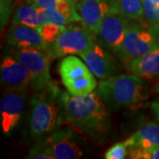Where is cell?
Returning <instances> with one entry per match:
<instances>
[{
	"mask_svg": "<svg viewBox=\"0 0 159 159\" xmlns=\"http://www.w3.org/2000/svg\"><path fill=\"white\" fill-rule=\"evenodd\" d=\"M61 120L94 141L104 143L111 130L109 108L96 91L80 97L62 92Z\"/></svg>",
	"mask_w": 159,
	"mask_h": 159,
	"instance_id": "6da1fadb",
	"label": "cell"
},
{
	"mask_svg": "<svg viewBox=\"0 0 159 159\" xmlns=\"http://www.w3.org/2000/svg\"><path fill=\"white\" fill-rule=\"evenodd\" d=\"M95 91L111 111L137 107L146 101L148 96L146 81L131 73L100 80Z\"/></svg>",
	"mask_w": 159,
	"mask_h": 159,
	"instance_id": "7a4b0ae2",
	"label": "cell"
},
{
	"mask_svg": "<svg viewBox=\"0 0 159 159\" xmlns=\"http://www.w3.org/2000/svg\"><path fill=\"white\" fill-rule=\"evenodd\" d=\"M62 91L57 85L37 91L31 100L30 131L40 137L54 131L62 117Z\"/></svg>",
	"mask_w": 159,
	"mask_h": 159,
	"instance_id": "3957f363",
	"label": "cell"
},
{
	"mask_svg": "<svg viewBox=\"0 0 159 159\" xmlns=\"http://www.w3.org/2000/svg\"><path fill=\"white\" fill-rule=\"evenodd\" d=\"M159 44V25L130 20L122 45L115 54L123 63L142 57Z\"/></svg>",
	"mask_w": 159,
	"mask_h": 159,
	"instance_id": "277c9868",
	"label": "cell"
},
{
	"mask_svg": "<svg viewBox=\"0 0 159 159\" xmlns=\"http://www.w3.org/2000/svg\"><path fill=\"white\" fill-rule=\"evenodd\" d=\"M59 74L70 95L80 97L97 89V77L84 61L75 55L66 56L59 64Z\"/></svg>",
	"mask_w": 159,
	"mask_h": 159,
	"instance_id": "5b68a950",
	"label": "cell"
},
{
	"mask_svg": "<svg viewBox=\"0 0 159 159\" xmlns=\"http://www.w3.org/2000/svg\"><path fill=\"white\" fill-rule=\"evenodd\" d=\"M12 57L29 69L31 74V86L36 91L44 90L56 85L51 79V63L52 56L51 51H42L37 49H21L12 52Z\"/></svg>",
	"mask_w": 159,
	"mask_h": 159,
	"instance_id": "8992f818",
	"label": "cell"
},
{
	"mask_svg": "<svg viewBox=\"0 0 159 159\" xmlns=\"http://www.w3.org/2000/svg\"><path fill=\"white\" fill-rule=\"evenodd\" d=\"M96 42L95 35L83 26L69 25L51 45V53L54 57L79 56L94 45Z\"/></svg>",
	"mask_w": 159,
	"mask_h": 159,
	"instance_id": "52a82bcc",
	"label": "cell"
},
{
	"mask_svg": "<svg viewBox=\"0 0 159 159\" xmlns=\"http://www.w3.org/2000/svg\"><path fill=\"white\" fill-rule=\"evenodd\" d=\"M130 20L117 9L108 12L102 19L95 34L97 43L116 54L125 38Z\"/></svg>",
	"mask_w": 159,
	"mask_h": 159,
	"instance_id": "ba28073f",
	"label": "cell"
},
{
	"mask_svg": "<svg viewBox=\"0 0 159 159\" xmlns=\"http://www.w3.org/2000/svg\"><path fill=\"white\" fill-rule=\"evenodd\" d=\"M79 57L87 64L91 72L99 80L106 79L119 74L121 71V66L116 57L109 50L97 42L89 50L80 54Z\"/></svg>",
	"mask_w": 159,
	"mask_h": 159,
	"instance_id": "9c48e42d",
	"label": "cell"
},
{
	"mask_svg": "<svg viewBox=\"0 0 159 159\" xmlns=\"http://www.w3.org/2000/svg\"><path fill=\"white\" fill-rule=\"evenodd\" d=\"M43 142L54 159H77L83 156V148L71 129L56 131Z\"/></svg>",
	"mask_w": 159,
	"mask_h": 159,
	"instance_id": "30bf717a",
	"label": "cell"
},
{
	"mask_svg": "<svg viewBox=\"0 0 159 159\" xmlns=\"http://www.w3.org/2000/svg\"><path fill=\"white\" fill-rule=\"evenodd\" d=\"M25 90L9 91L0 100V119L2 131L10 135L21 119L25 110Z\"/></svg>",
	"mask_w": 159,
	"mask_h": 159,
	"instance_id": "8fae6325",
	"label": "cell"
},
{
	"mask_svg": "<svg viewBox=\"0 0 159 159\" xmlns=\"http://www.w3.org/2000/svg\"><path fill=\"white\" fill-rule=\"evenodd\" d=\"M0 74L2 87L7 92L26 90L32 82L29 69L12 56L2 59Z\"/></svg>",
	"mask_w": 159,
	"mask_h": 159,
	"instance_id": "7c38bea8",
	"label": "cell"
},
{
	"mask_svg": "<svg viewBox=\"0 0 159 159\" xmlns=\"http://www.w3.org/2000/svg\"><path fill=\"white\" fill-rule=\"evenodd\" d=\"M75 6L81 19L82 26L94 35L105 15L117 9L112 0H80Z\"/></svg>",
	"mask_w": 159,
	"mask_h": 159,
	"instance_id": "4fadbf2b",
	"label": "cell"
},
{
	"mask_svg": "<svg viewBox=\"0 0 159 159\" xmlns=\"http://www.w3.org/2000/svg\"><path fill=\"white\" fill-rule=\"evenodd\" d=\"M6 40L7 43L15 50L37 49L51 52V45L43 39L38 29L28 26L12 25L7 32Z\"/></svg>",
	"mask_w": 159,
	"mask_h": 159,
	"instance_id": "5bb4252c",
	"label": "cell"
},
{
	"mask_svg": "<svg viewBox=\"0 0 159 159\" xmlns=\"http://www.w3.org/2000/svg\"><path fill=\"white\" fill-rule=\"evenodd\" d=\"M125 64L131 74L142 78H154L159 75V44L142 57L131 59Z\"/></svg>",
	"mask_w": 159,
	"mask_h": 159,
	"instance_id": "9a60e30c",
	"label": "cell"
},
{
	"mask_svg": "<svg viewBox=\"0 0 159 159\" xmlns=\"http://www.w3.org/2000/svg\"><path fill=\"white\" fill-rule=\"evenodd\" d=\"M43 12L45 23H55L62 27H68L73 22H80L81 20L75 4L69 0H62L56 8Z\"/></svg>",
	"mask_w": 159,
	"mask_h": 159,
	"instance_id": "2e32d148",
	"label": "cell"
},
{
	"mask_svg": "<svg viewBox=\"0 0 159 159\" xmlns=\"http://www.w3.org/2000/svg\"><path fill=\"white\" fill-rule=\"evenodd\" d=\"M128 148H151L159 146V124L148 122L125 141Z\"/></svg>",
	"mask_w": 159,
	"mask_h": 159,
	"instance_id": "e0dca14e",
	"label": "cell"
},
{
	"mask_svg": "<svg viewBox=\"0 0 159 159\" xmlns=\"http://www.w3.org/2000/svg\"><path fill=\"white\" fill-rule=\"evenodd\" d=\"M45 23L43 10L31 4L19 6L11 20L12 25H24L38 29Z\"/></svg>",
	"mask_w": 159,
	"mask_h": 159,
	"instance_id": "ac0fdd59",
	"label": "cell"
},
{
	"mask_svg": "<svg viewBox=\"0 0 159 159\" xmlns=\"http://www.w3.org/2000/svg\"><path fill=\"white\" fill-rule=\"evenodd\" d=\"M117 10L130 20H143V0H112Z\"/></svg>",
	"mask_w": 159,
	"mask_h": 159,
	"instance_id": "d6986e66",
	"label": "cell"
},
{
	"mask_svg": "<svg viewBox=\"0 0 159 159\" xmlns=\"http://www.w3.org/2000/svg\"><path fill=\"white\" fill-rule=\"evenodd\" d=\"M66 27H62L55 23L47 22L44 23L43 26H41L38 29V31L40 34L42 35L43 39L48 44L52 45L56 42L59 34L66 29Z\"/></svg>",
	"mask_w": 159,
	"mask_h": 159,
	"instance_id": "ffe728a7",
	"label": "cell"
},
{
	"mask_svg": "<svg viewBox=\"0 0 159 159\" xmlns=\"http://www.w3.org/2000/svg\"><path fill=\"white\" fill-rule=\"evenodd\" d=\"M143 20L159 25V0H143Z\"/></svg>",
	"mask_w": 159,
	"mask_h": 159,
	"instance_id": "44dd1931",
	"label": "cell"
},
{
	"mask_svg": "<svg viewBox=\"0 0 159 159\" xmlns=\"http://www.w3.org/2000/svg\"><path fill=\"white\" fill-rule=\"evenodd\" d=\"M127 156L131 159H159V146L151 148H128Z\"/></svg>",
	"mask_w": 159,
	"mask_h": 159,
	"instance_id": "7402d4cb",
	"label": "cell"
},
{
	"mask_svg": "<svg viewBox=\"0 0 159 159\" xmlns=\"http://www.w3.org/2000/svg\"><path fill=\"white\" fill-rule=\"evenodd\" d=\"M128 147L125 142H119L109 148L104 154L106 159H124L127 157Z\"/></svg>",
	"mask_w": 159,
	"mask_h": 159,
	"instance_id": "603a6c76",
	"label": "cell"
},
{
	"mask_svg": "<svg viewBox=\"0 0 159 159\" xmlns=\"http://www.w3.org/2000/svg\"><path fill=\"white\" fill-rule=\"evenodd\" d=\"M28 158H43V159H54L51 152L45 146L44 142L38 143L34 148L30 150Z\"/></svg>",
	"mask_w": 159,
	"mask_h": 159,
	"instance_id": "cb8c5ba5",
	"label": "cell"
},
{
	"mask_svg": "<svg viewBox=\"0 0 159 159\" xmlns=\"http://www.w3.org/2000/svg\"><path fill=\"white\" fill-rule=\"evenodd\" d=\"M61 1L62 0H27L29 4L36 6L43 11L52 10L56 8Z\"/></svg>",
	"mask_w": 159,
	"mask_h": 159,
	"instance_id": "d4e9b609",
	"label": "cell"
},
{
	"mask_svg": "<svg viewBox=\"0 0 159 159\" xmlns=\"http://www.w3.org/2000/svg\"><path fill=\"white\" fill-rule=\"evenodd\" d=\"M11 0H1V24L2 28L7 22L11 12Z\"/></svg>",
	"mask_w": 159,
	"mask_h": 159,
	"instance_id": "484cf974",
	"label": "cell"
},
{
	"mask_svg": "<svg viewBox=\"0 0 159 159\" xmlns=\"http://www.w3.org/2000/svg\"><path fill=\"white\" fill-rule=\"evenodd\" d=\"M150 108H151L152 112L156 116V118H157L159 123V101H155V102H151Z\"/></svg>",
	"mask_w": 159,
	"mask_h": 159,
	"instance_id": "4316f807",
	"label": "cell"
},
{
	"mask_svg": "<svg viewBox=\"0 0 159 159\" xmlns=\"http://www.w3.org/2000/svg\"><path fill=\"white\" fill-rule=\"evenodd\" d=\"M154 90H155V92H157V93H159V82L156 84L155 88H154Z\"/></svg>",
	"mask_w": 159,
	"mask_h": 159,
	"instance_id": "83f0119b",
	"label": "cell"
},
{
	"mask_svg": "<svg viewBox=\"0 0 159 159\" xmlns=\"http://www.w3.org/2000/svg\"><path fill=\"white\" fill-rule=\"evenodd\" d=\"M70 2H72V3H74V4H76L78 1H80V0H69Z\"/></svg>",
	"mask_w": 159,
	"mask_h": 159,
	"instance_id": "f1b7e54d",
	"label": "cell"
}]
</instances>
